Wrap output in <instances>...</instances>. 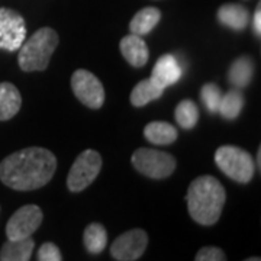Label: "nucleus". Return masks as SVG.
Returning <instances> with one entry per match:
<instances>
[{
	"label": "nucleus",
	"instance_id": "f257e3e1",
	"mask_svg": "<svg viewBox=\"0 0 261 261\" xmlns=\"http://www.w3.org/2000/svg\"><path fill=\"white\" fill-rule=\"evenodd\" d=\"M56 155L45 148L31 147L8 155L0 163V180L15 190H35L56 174Z\"/></svg>",
	"mask_w": 261,
	"mask_h": 261
},
{
	"label": "nucleus",
	"instance_id": "f03ea898",
	"mask_svg": "<svg viewBox=\"0 0 261 261\" xmlns=\"http://www.w3.org/2000/svg\"><path fill=\"white\" fill-rule=\"evenodd\" d=\"M225 190L212 176H202L193 180L187 190L189 214L200 225H214L221 218L225 205Z\"/></svg>",
	"mask_w": 261,
	"mask_h": 261
},
{
	"label": "nucleus",
	"instance_id": "7ed1b4c3",
	"mask_svg": "<svg viewBox=\"0 0 261 261\" xmlns=\"http://www.w3.org/2000/svg\"><path fill=\"white\" fill-rule=\"evenodd\" d=\"M54 29L41 28L19 48V67L23 71H42L49 64L53 53L58 47Z\"/></svg>",
	"mask_w": 261,
	"mask_h": 261
},
{
	"label": "nucleus",
	"instance_id": "20e7f679",
	"mask_svg": "<svg viewBox=\"0 0 261 261\" xmlns=\"http://www.w3.org/2000/svg\"><path fill=\"white\" fill-rule=\"evenodd\" d=\"M215 163L221 171H224L228 177L235 180L237 183H248L254 176V160L251 154L245 149L224 145L219 147L215 152Z\"/></svg>",
	"mask_w": 261,
	"mask_h": 261
},
{
	"label": "nucleus",
	"instance_id": "39448f33",
	"mask_svg": "<svg viewBox=\"0 0 261 261\" xmlns=\"http://www.w3.org/2000/svg\"><path fill=\"white\" fill-rule=\"evenodd\" d=\"M130 160L141 174L151 178H166L176 170L174 157L159 149L138 148Z\"/></svg>",
	"mask_w": 261,
	"mask_h": 261
},
{
	"label": "nucleus",
	"instance_id": "423d86ee",
	"mask_svg": "<svg viewBox=\"0 0 261 261\" xmlns=\"http://www.w3.org/2000/svg\"><path fill=\"white\" fill-rule=\"evenodd\" d=\"M102 168V157L94 149H86L77 159L70 168L67 186L71 192H82L93 183Z\"/></svg>",
	"mask_w": 261,
	"mask_h": 261
},
{
	"label": "nucleus",
	"instance_id": "0eeeda50",
	"mask_svg": "<svg viewBox=\"0 0 261 261\" xmlns=\"http://www.w3.org/2000/svg\"><path fill=\"white\" fill-rule=\"evenodd\" d=\"M71 89L75 97L87 108L99 109L105 103V89L100 80L87 70H77L71 77Z\"/></svg>",
	"mask_w": 261,
	"mask_h": 261
},
{
	"label": "nucleus",
	"instance_id": "6e6552de",
	"mask_svg": "<svg viewBox=\"0 0 261 261\" xmlns=\"http://www.w3.org/2000/svg\"><path fill=\"white\" fill-rule=\"evenodd\" d=\"M27 37L25 19L15 10L0 8V49L16 51Z\"/></svg>",
	"mask_w": 261,
	"mask_h": 261
},
{
	"label": "nucleus",
	"instance_id": "1a4fd4ad",
	"mask_svg": "<svg viewBox=\"0 0 261 261\" xmlns=\"http://www.w3.org/2000/svg\"><path fill=\"white\" fill-rule=\"evenodd\" d=\"M42 211L37 205L22 206L12 215L6 225L8 240H23L28 238L42 224Z\"/></svg>",
	"mask_w": 261,
	"mask_h": 261
},
{
	"label": "nucleus",
	"instance_id": "9d476101",
	"mask_svg": "<svg viewBox=\"0 0 261 261\" xmlns=\"http://www.w3.org/2000/svg\"><path fill=\"white\" fill-rule=\"evenodd\" d=\"M148 244V235L144 229H130L119 235L111 247V254L118 261L138 260Z\"/></svg>",
	"mask_w": 261,
	"mask_h": 261
},
{
	"label": "nucleus",
	"instance_id": "9b49d317",
	"mask_svg": "<svg viewBox=\"0 0 261 261\" xmlns=\"http://www.w3.org/2000/svg\"><path fill=\"white\" fill-rule=\"evenodd\" d=\"M181 74H183V70L178 64L177 58L171 54H166V56L160 57L159 61L154 65L151 80L159 84L160 87L166 89L171 84L177 83L181 79Z\"/></svg>",
	"mask_w": 261,
	"mask_h": 261
},
{
	"label": "nucleus",
	"instance_id": "f8f14e48",
	"mask_svg": "<svg viewBox=\"0 0 261 261\" xmlns=\"http://www.w3.org/2000/svg\"><path fill=\"white\" fill-rule=\"evenodd\" d=\"M121 53L132 67H144L148 63L149 51L145 41L140 35H128L121 41Z\"/></svg>",
	"mask_w": 261,
	"mask_h": 261
},
{
	"label": "nucleus",
	"instance_id": "ddd939ff",
	"mask_svg": "<svg viewBox=\"0 0 261 261\" xmlns=\"http://www.w3.org/2000/svg\"><path fill=\"white\" fill-rule=\"evenodd\" d=\"M22 97L12 83H0V121L12 119L20 109Z\"/></svg>",
	"mask_w": 261,
	"mask_h": 261
},
{
	"label": "nucleus",
	"instance_id": "4468645a",
	"mask_svg": "<svg viewBox=\"0 0 261 261\" xmlns=\"http://www.w3.org/2000/svg\"><path fill=\"white\" fill-rule=\"evenodd\" d=\"M248 10L245 9L241 5H235V3H228L221 6L218 10V20L228 27V28L233 29V31H243L248 23Z\"/></svg>",
	"mask_w": 261,
	"mask_h": 261
},
{
	"label": "nucleus",
	"instance_id": "2eb2a0df",
	"mask_svg": "<svg viewBox=\"0 0 261 261\" xmlns=\"http://www.w3.org/2000/svg\"><path fill=\"white\" fill-rule=\"evenodd\" d=\"M35 243L28 237L23 240H8L0 250V260L2 261H28L34 251Z\"/></svg>",
	"mask_w": 261,
	"mask_h": 261
},
{
	"label": "nucleus",
	"instance_id": "dca6fc26",
	"mask_svg": "<svg viewBox=\"0 0 261 261\" xmlns=\"http://www.w3.org/2000/svg\"><path fill=\"white\" fill-rule=\"evenodd\" d=\"M147 141L155 145H170L177 140V129L167 122H149L144 129Z\"/></svg>",
	"mask_w": 261,
	"mask_h": 261
},
{
	"label": "nucleus",
	"instance_id": "f3484780",
	"mask_svg": "<svg viewBox=\"0 0 261 261\" xmlns=\"http://www.w3.org/2000/svg\"><path fill=\"white\" fill-rule=\"evenodd\" d=\"M161 19V12L157 8H144L130 20L129 29L135 35H147L157 27Z\"/></svg>",
	"mask_w": 261,
	"mask_h": 261
},
{
	"label": "nucleus",
	"instance_id": "a211bd4d",
	"mask_svg": "<svg viewBox=\"0 0 261 261\" xmlns=\"http://www.w3.org/2000/svg\"><path fill=\"white\" fill-rule=\"evenodd\" d=\"M252 74H254V63L250 57H240L235 60L229 68L228 79L229 83L235 86L237 89H244L251 82Z\"/></svg>",
	"mask_w": 261,
	"mask_h": 261
},
{
	"label": "nucleus",
	"instance_id": "6ab92c4d",
	"mask_svg": "<svg viewBox=\"0 0 261 261\" xmlns=\"http://www.w3.org/2000/svg\"><path fill=\"white\" fill-rule=\"evenodd\" d=\"M163 93H164L163 87L154 83L151 79H147V80L140 82L134 87V90L130 93V103L137 108H141V106H145L147 103L161 97Z\"/></svg>",
	"mask_w": 261,
	"mask_h": 261
},
{
	"label": "nucleus",
	"instance_id": "aec40b11",
	"mask_svg": "<svg viewBox=\"0 0 261 261\" xmlns=\"http://www.w3.org/2000/svg\"><path fill=\"white\" fill-rule=\"evenodd\" d=\"M83 241L90 254H100L108 244V233L100 224H90L84 229Z\"/></svg>",
	"mask_w": 261,
	"mask_h": 261
},
{
	"label": "nucleus",
	"instance_id": "412c9836",
	"mask_svg": "<svg viewBox=\"0 0 261 261\" xmlns=\"http://www.w3.org/2000/svg\"><path fill=\"white\" fill-rule=\"evenodd\" d=\"M244 106V97L243 94L238 90H231L228 93L222 94V99L219 103V109L218 112L224 116L225 119H235Z\"/></svg>",
	"mask_w": 261,
	"mask_h": 261
},
{
	"label": "nucleus",
	"instance_id": "4be33fe9",
	"mask_svg": "<svg viewBox=\"0 0 261 261\" xmlns=\"http://www.w3.org/2000/svg\"><path fill=\"white\" fill-rule=\"evenodd\" d=\"M176 121L185 129H192L199 121V109L193 100H181L176 108Z\"/></svg>",
	"mask_w": 261,
	"mask_h": 261
},
{
	"label": "nucleus",
	"instance_id": "5701e85b",
	"mask_svg": "<svg viewBox=\"0 0 261 261\" xmlns=\"http://www.w3.org/2000/svg\"><path fill=\"white\" fill-rule=\"evenodd\" d=\"M200 96H202V100L205 103L206 109L209 112L216 113L218 109H219V103H221V99H222V92L221 89L214 83H207L202 87V92H200Z\"/></svg>",
	"mask_w": 261,
	"mask_h": 261
},
{
	"label": "nucleus",
	"instance_id": "b1692460",
	"mask_svg": "<svg viewBox=\"0 0 261 261\" xmlns=\"http://www.w3.org/2000/svg\"><path fill=\"white\" fill-rule=\"evenodd\" d=\"M38 260L39 261H61L63 255L56 244L45 243L38 250Z\"/></svg>",
	"mask_w": 261,
	"mask_h": 261
},
{
	"label": "nucleus",
	"instance_id": "393cba45",
	"mask_svg": "<svg viewBox=\"0 0 261 261\" xmlns=\"http://www.w3.org/2000/svg\"><path fill=\"white\" fill-rule=\"evenodd\" d=\"M196 261H225V252L216 247H205L196 254Z\"/></svg>",
	"mask_w": 261,
	"mask_h": 261
},
{
	"label": "nucleus",
	"instance_id": "a878e982",
	"mask_svg": "<svg viewBox=\"0 0 261 261\" xmlns=\"http://www.w3.org/2000/svg\"><path fill=\"white\" fill-rule=\"evenodd\" d=\"M254 31L257 34V37L261 35V5L257 6L255 9V15H254Z\"/></svg>",
	"mask_w": 261,
	"mask_h": 261
}]
</instances>
